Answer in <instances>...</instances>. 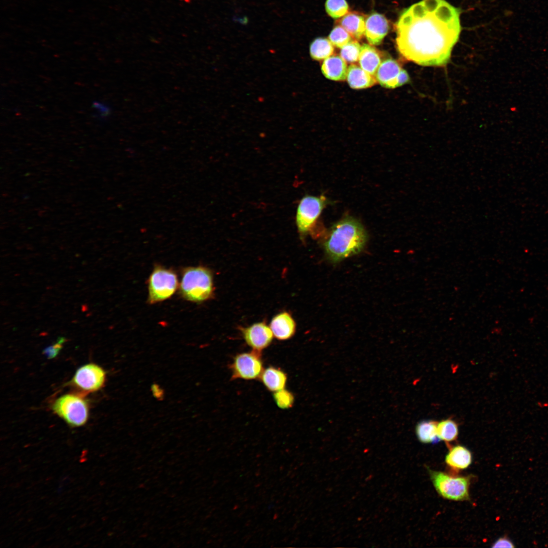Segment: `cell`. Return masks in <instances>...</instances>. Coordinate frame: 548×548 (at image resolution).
Masks as SVG:
<instances>
[{
	"mask_svg": "<svg viewBox=\"0 0 548 548\" xmlns=\"http://www.w3.org/2000/svg\"><path fill=\"white\" fill-rule=\"evenodd\" d=\"M338 22L355 40H361L365 35V17L362 14L348 12Z\"/></svg>",
	"mask_w": 548,
	"mask_h": 548,
	"instance_id": "16",
	"label": "cell"
},
{
	"mask_svg": "<svg viewBox=\"0 0 548 548\" xmlns=\"http://www.w3.org/2000/svg\"><path fill=\"white\" fill-rule=\"evenodd\" d=\"M241 332L247 344L253 350L259 352L267 348L274 337L269 326L264 322L242 328Z\"/></svg>",
	"mask_w": 548,
	"mask_h": 548,
	"instance_id": "11",
	"label": "cell"
},
{
	"mask_svg": "<svg viewBox=\"0 0 548 548\" xmlns=\"http://www.w3.org/2000/svg\"><path fill=\"white\" fill-rule=\"evenodd\" d=\"M361 47L356 41L351 42L341 48L340 51L341 57L348 63H353L359 60Z\"/></svg>",
	"mask_w": 548,
	"mask_h": 548,
	"instance_id": "25",
	"label": "cell"
},
{
	"mask_svg": "<svg viewBox=\"0 0 548 548\" xmlns=\"http://www.w3.org/2000/svg\"><path fill=\"white\" fill-rule=\"evenodd\" d=\"M437 422L423 420L418 423L416 433L419 440L424 443L437 442L440 440L437 434Z\"/></svg>",
	"mask_w": 548,
	"mask_h": 548,
	"instance_id": "20",
	"label": "cell"
},
{
	"mask_svg": "<svg viewBox=\"0 0 548 548\" xmlns=\"http://www.w3.org/2000/svg\"><path fill=\"white\" fill-rule=\"evenodd\" d=\"M213 274L204 266H187L182 268L179 293L186 301L202 303L214 295Z\"/></svg>",
	"mask_w": 548,
	"mask_h": 548,
	"instance_id": "3",
	"label": "cell"
},
{
	"mask_svg": "<svg viewBox=\"0 0 548 548\" xmlns=\"http://www.w3.org/2000/svg\"><path fill=\"white\" fill-rule=\"evenodd\" d=\"M321 71L324 76L334 81H344L347 78V63L339 56L332 55L325 59Z\"/></svg>",
	"mask_w": 548,
	"mask_h": 548,
	"instance_id": "14",
	"label": "cell"
},
{
	"mask_svg": "<svg viewBox=\"0 0 548 548\" xmlns=\"http://www.w3.org/2000/svg\"><path fill=\"white\" fill-rule=\"evenodd\" d=\"M376 81L387 88H395L410 81L407 72L396 60L389 57L381 63L375 75Z\"/></svg>",
	"mask_w": 548,
	"mask_h": 548,
	"instance_id": "9",
	"label": "cell"
},
{
	"mask_svg": "<svg viewBox=\"0 0 548 548\" xmlns=\"http://www.w3.org/2000/svg\"><path fill=\"white\" fill-rule=\"evenodd\" d=\"M105 379L104 370L97 365L90 363L82 366L77 370L73 382L83 390L94 392L103 386Z\"/></svg>",
	"mask_w": 548,
	"mask_h": 548,
	"instance_id": "10",
	"label": "cell"
},
{
	"mask_svg": "<svg viewBox=\"0 0 548 548\" xmlns=\"http://www.w3.org/2000/svg\"><path fill=\"white\" fill-rule=\"evenodd\" d=\"M231 379L251 380L260 378L263 371L261 352L252 350L236 355L230 365Z\"/></svg>",
	"mask_w": 548,
	"mask_h": 548,
	"instance_id": "8",
	"label": "cell"
},
{
	"mask_svg": "<svg viewBox=\"0 0 548 548\" xmlns=\"http://www.w3.org/2000/svg\"><path fill=\"white\" fill-rule=\"evenodd\" d=\"M492 547H514L513 543L507 537H501L497 539L492 546Z\"/></svg>",
	"mask_w": 548,
	"mask_h": 548,
	"instance_id": "29",
	"label": "cell"
},
{
	"mask_svg": "<svg viewBox=\"0 0 548 548\" xmlns=\"http://www.w3.org/2000/svg\"><path fill=\"white\" fill-rule=\"evenodd\" d=\"M381 53L375 47L363 44L361 46L359 58L360 67L367 73L375 77L377 71L381 63Z\"/></svg>",
	"mask_w": 548,
	"mask_h": 548,
	"instance_id": "15",
	"label": "cell"
},
{
	"mask_svg": "<svg viewBox=\"0 0 548 548\" xmlns=\"http://www.w3.org/2000/svg\"><path fill=\"white\" fill-rule=\"evenodd\" d=\"M176 271L160 264H155L147 281V302L155 304L170 298L179 288Z\"/></svg>",
	"mask_w": 548,
	"mask_h": 548,
	"instance_id": "4",
	"label": "cell"
},
{
	"mask_svg": "<svg viewBox=\"0 0 548 548\" xmlns=\"http://www.w3.org/2000/svg\"><path fill=\"white\" fill-rule=\"evenodd\" d=\"M273 397L277 406L282 409L291 407L294 401L293 394L285 389L273 392Z\"/></svg>",
	"mask_w": 548,
	"mask_h": 548,
	"instance_id": "26",
	"label": "cell"
},
{
	"mask_svg": "<svg viewBox=\"0 0 548 548\" xmlns=\"http://www.w3.org/2000/svg\"><path fill=\"white\" fill-rule=\"evenodd\" d=\"M325 6L327 14L334 19L341 17L348 13L349 6L346 0H327Z\"/></svg>",
	"mask_w": 548,
	"mask_h": 548,
	"instance_id": "23",
	"label": "cell"
},
{
	"mask_svg": "<svg viewBox=\"0 0 548 548\" xmlns=\"http://www.w3.org/2000/svg\"><path fill=\"white\" fill-rule=\"evenodd\" d=\"M347 79L350 86L355 89L370 87L375 85L377 81L375 77L355 64L349 66Z\"/></svg>",
	"mask_w": 548,
	"mask_h": 548,
	"instance_id": "18",
	"label": "cell"
},
{
	"mask_svg": "<svg viewBox=\"0 0 548 548\" xmlns=\"http://www.w3.org/2000/svg\"><path fill=\"white\" fill-rule=\"evenodd\" d=\"M260 379L267 390L275 392L285 388L287 376L282 369L269 366L263 371Z\"/></svg>",
	"mask_w": 548,
	"mask_h": 548,
	"instance_id": "19",
	"label": "cell"
},
{
	"mask_svg": "<svg viewBox=\"0 0 548 548\" xmlns=\"http://www.w3.org/2000/svg\"><path fill=\"white\" fill-rule=\"evenodd\" d=\"M296 323L287 312H282L276 315L272 318L269 327L273 336L280 340H286L291 338L296 331Z\"/></svg>",
	"mask_w": 548,
	"mask_h": 548,
	"instance_id": "13",
	"label": "cell"
},
{
	"mask_svg": "<svg viewBox=\"0 0 548 548\" xmlns=\"http://www.w3.org/2000/svg\"><path fill=\"white\" fill-rule=\"evenodd\" d=\"M52 409L72 427L84 425L88 417L87 402L82 397L75 394H68L59 397L53 403Z\"/></svg>",
	"mask_w": 548,
	"mask_h": 548,
	"instance_id": "6",
	"label": "cell"
},
{
	"mask_svg": "<svg viewBox=\"0 0 548 548\" xmlns=\"http://www.w3.org/2000/svg\"><path fill=\"white\" fill-rule=\"evenodd\" d=\"M460 14L445 0H422L404 9L395 24L399 53L420 65H446L459 38Z\"/></svg>",
	"mask_w": 548,
	"mask_h": 548,
	"instance_id": "1",
	"label": "cell"
},
{
	"mask_svg": "<svg viewBox=\"0 0 548 548\" xmlns=\"http://www.w3.org/2000/svg\"><path fill=\"white\" fill-rule=\"evenodd\" d=\"M458 426L452 419L443 420L437 423V434L440 440L446 442L456 440L458 436Z\"/></svg>",
	"mask_w": 548,
	"mask_h": 548,
	"instance_id": "22",
	"label": "cell"
},
{
	"mask_svg": "<svg viewBox=\"0 0 548 548\" xmlns=\"http://www.w3.org/2000/svg\"><path fill=\"white\" fill-rule=\"evenodd\" d=\"M93 107L96 110V115L101 118L107 117L110 114L109 107L99 102H94Z\"/></svg>",
	"mask_w": 548,
	"mask_h": 548,
	"instance_id": "28",
	"label": "cell"
},
{
	"mask_svg": "<svg viewBox=\"0 0 548 548\" xmlns=\"http://www.w3.org/2000/svg\"><path fill=\"white\" fill-rule=\"evenodd\" d=\"M64 340V338H60L56 343L45 349L43 351L44 354L49 359L56 357L60 350L62 344Z\"/></svg>",
	"mask_w": 548,
	"mask_h": 548,
	"instance_id": "27",
	"label": "cell"
},
{
	"mask_svg": "<svg viewBox=\"0 0 548 548\" xmlns=\"http://www.w3.org/2000/svg\"><path fill=\"white\" fill-rule=\"evenodd\" d=\"M389 29L388 21L381 14L372 12L365 19V35L368 43L372 45L381 44Z\"/></svg>",
	"mask_w": 548,
	"mask_h": 548,
	"instance_id": "12",
	"label": "cell"
},
{
	"mask_svg": "<svg viewBox=\"0 0 548 548\" xmlns=\"http://www.w3.org/2000/svg\"><path fill=\"white\" fill-rule=\"evenodd\" d=\"M428 471L435 490L443 498L454 501L469 499L470 477L453 476L431 469Z\"/></svg>",
	"mask_w": 548,
	"mask_h": 548,
	"instance_id": "5",
	"label": "cell"
},
{
	"mask_svg": "<svg viewBox=\"0 0 548 548\" xmlns=\"http://www.w3.org/2000/svg\"><path fill=\"white\" fill-rule=\"evenodd\" d=\"M329 41L335 47L342 48L352 41L351 36L341 26L336 25L330 32Z\"/></svg>",
	"mask_w": 548,
	"mask_h": 548,
	"instance_id": "24",
	"label": "cell"
},
{
	"mask_svg": "<svg viewBox=\"0 0 548 548\" xmlns=\"http://www.w3.org/2000/svg\"><path fill=\"white\" fill-rule=\"evenodd\" d=\"M328 201L323 195H305L299 201L296 214V224L300 237L312 232L322 210Z\"/></svg>",
	"mask_w": 548,
	"mask_h": 548,
	"instance_id": "7",
	"label": "cell"
},
{
	"mask_svg": "<svg viewBox=\"0 0 548 548\" xmlns=\"http://www.w3.org/2000/svg\"><path fill=\"white\" fill-rule=\"evenodd\" d=\"M333 52L332 44L329 40L324 38L315 39L310 46L311 57L315 60L320 61L326 59L331 55Z\"/></svg>",
	"mask_w": 548,
	"mask_h": 548,
	"instance_id": "21",
	"label": "cell"
},
{
	"mask_svg": "<svg viewBox=\"0 0 548 548\" xmlns=\"http://www.w3.org/2000/svg\"><path fill=\"white\" fill-rule=\"evenodd\" d=\"M367 237L364 227L358 220L346 217L331 227L323 247L328 259L336 263L360 253L364 249Z\"/></svg>",
	"mask_w": 548,
	"mask_h": 548,
	"instance_id": "2",
	"label": "cell"
},
{
	"mask_svg": "<svg viewBox=\"0 0 548 548\" xmlns=\"http://www.w3.org/2000/svg\"><path fill=\"white\" fill-rule=\"evenodd\" d=\"M472 454L465 447L457 445L451 448L447 453L445 461L449 467L457 470L467 468L472 462Z\"/></svg>",
	"mask_w": 548,
	"mask_h": 548,
	"instance_id": "17",
	"label": "cell"
}]
</instances>
